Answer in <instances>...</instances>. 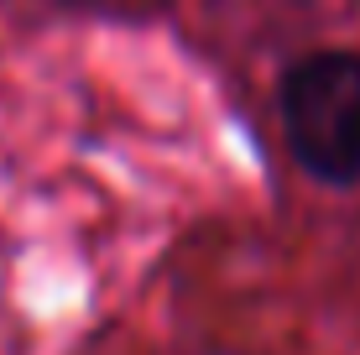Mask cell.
<instances>
[{
    "mask_svg": "<svg viewBox=\"0 0 360 355\" xmlns=\"http://www.w3.org/2000/svg\"><path fill=\"white\" fill-rule=\"evenodd\" d=\"M282 131L303 173L350 188L360 183V58L308 53L282 79Z\"/></svg>",
    "mask_w": 360,
    "mask_h": 355,
    "instance_id": "cell-1",
    "label": "cell"
}]
</instances>
